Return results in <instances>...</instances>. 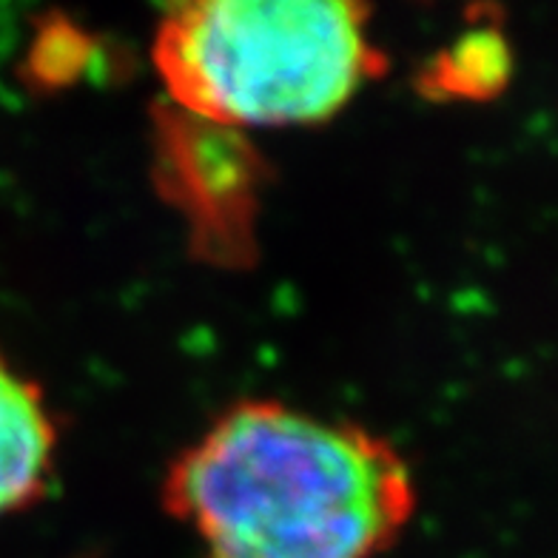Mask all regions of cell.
<instances>
[{
    "mask_svg": "<svg viewBox=\"0 0 558 558\" xmlns=\"http://www.w3.org/2000/svg\"><path fill=\"white\" fill-rule=\"evenodd\" d=\"M510 66L513 58L505 37L487 29L471 32L436 58L434 69L427 72V88L456 97H490L505 88Z\"/></svg>",
    "mask_w": 558,
    "mask_h": 558,
    "instance_id": "4",
    "label": "cell"
},
{
    "mask_svg": "<svg viewBox=\"0 0 558 558\" xmlns=\"http://www.w3.org/2000/svg\"><path fill=\"white\" fill-rule=\"evenodd\" d=\"M177 106L217 125L331 120L385 72L371 9L345 0H197L169 9L151 46Z\"/></svg>",
    "mask_w": 558,
    "mask_h": 558,
    "instance_id": "2",
    "label": "cell"
},
{
    "mask_svg": "<svg viewBox=\"0 0 558 558\" xmlns=\"http://www.w3.org/2000/svg\"><path fill=\"white\" fill-rule=\"evenodd\" d=\"M162 505L199 558H379L416 513V482L356 422L245 399L171 462Z\"/></svg>",
    "mask_w": 558,
    "mask_h": 558,
    "instance_id": "1",
    "label": "cell"
},
{
    "mask_svg": "<svg viewBox=\"0 0 558 558\" xmlns=\"http://www.w3.org/2000/svg\"><path fill=\"white\" fill-rule=\"evenodd\" d=\"M54 445L58 430L44 393L0 360V519L44 493Z\"/></svg>",
    "mask_w": 558,
    "mask_h": 558,
    "instance_id": "3",
    "label": "cell"
}]
</instances>
